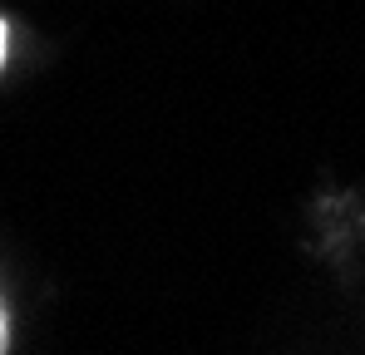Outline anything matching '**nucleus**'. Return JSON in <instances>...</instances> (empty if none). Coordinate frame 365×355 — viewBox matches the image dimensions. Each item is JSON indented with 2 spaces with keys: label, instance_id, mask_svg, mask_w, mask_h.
<instances>
[{
  "label": "nucleus",
  "instance_id": "nucleus-1",
  "mask_svg": "<svg viewBox=\"0 0 365 355\" xmlns=\"http://www.w3.org/2000/svg\"><path fill=\"white\" fill-rule=\"evenodd\" d=\"M5 341H10V326H5V306H0V351H5Z\"/></svg>",
  "mask_w": 365,
  "mask_h": 355
},
{
  "label": "nucleus",
  "instance_id": "nucleus-2",
  "mask_svg": "<svg viewBox=\"0 0 365 355\" xmlns=\"http://www.w3.org/2000/svg\"><path fill=\"white\" fill-rule=\"evenodd\" d=\"M0 64H5V20H0Z\"/></svg>",
  "mask_w": 365,
  "mask_h": 355
}]
</instances>
